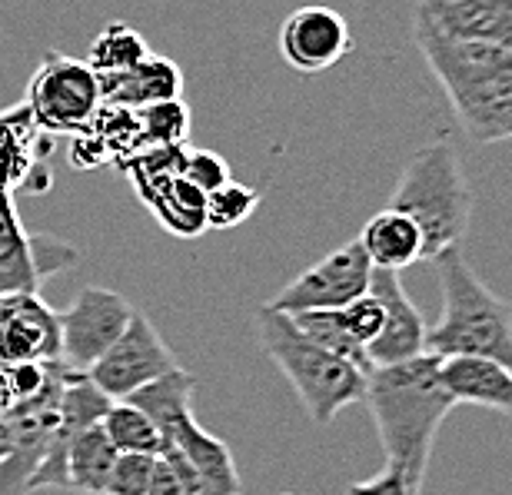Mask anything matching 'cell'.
I'll return each mask as SVG.
<instances>
[{
  "label": "cell",
  "instance_id": "1",
  "mask_svg": "<svg viewBox=\"0 0 512 495\" xmlns=\"http://www.w3.org/2000/svg\"><path fill=\"white\" fill-rule=\"evenodd\" d=\"M366 406L376 419L386 469L399 472L409 492L419 495L433 459L436 432L456 409V399L439 379V359L423 353L409 363L373 369L366 376Z\"/></svg>",
  "mask_w": 512,
  "mask_h": 495
},
{
  "label": "cell",
  "instance_id": "2",
  "mask_svg": "<svg viewBox=\"0 0 512 495\" xmlns=\"http://www.w3.org/2000/svg\"><path fill=\"white\" fill-rule=\"evenodd\" d=\"M443 313L426 329V353L436 359L479 356L512 369V306L499 299L466 263L463 246L436 256Z\"/></svg>",
  "mask_w": 512,
  "mask_h": 495
},
{
  "label": "cell",
  "instance_id": "3",
  "mask_svg": "<svg viewBox=\"0 0 512 495\" xmlns=\"http://www.w3.org/2000/svg\"><path fill=\"white\" fill-rule=\"evenodd\" d=\"M256 343L266 356L280 366V373L290 379V386L300 396L306 416L316 426L336 419V412L353 406V402H366V373H360L353 363L326 353L323 346L310 343L293 319L273 309L270 303L256 309L253 319Z\"/></svg>",
  "mask_w": 512,
  "mask_h": 495
},
{
  "label": "cell",
  "instance_id": "4",
  "mask_svg": "<svg viewBox=\"0 0 512 495\" xmlns=\"http://www.w3.org/2000/svg\"><path fill=\"white\" fill-rule=\"evenodd\" d=\"M389 206L413 216L423 233V260H436L439 253L463 246L469 213H473V193H469L453 143L443 137L419 147L409 157Z\"/></svg>",
  "mask_w": 512,
  "mask_h": 495
},
{
  "label": "cell",
  "instance_id": "5",
  "mask_svg": "<svg viewBox=\"0 0 512 495\" xmlns=\"http://www.w3.org/2000/svg\"><path fill=\"white\" fill-rule=\"evenodd\" d=\"M24 103L40 133H84L104 107V94H100V77L87 60L54 50L37 67Z\"/></svg>",
  "mask_w": 512,
  "mask_h": 495
},
{
  "label": "cell",
  "instance_id": "6",
  "mask_svg": "<svg viewBox=\"0 0 512 495\" xmlns=\"http://www.w3.org/2000/svg\"><path fill=\"white\" fill-rule=\"evenodd\" d=\"M133 313H137V309L114 290H104V286H87V290H80L74 303L57 316V323H60L57 359L67 369H74V373H87V369L117 343L120 333L130 326Z\"/></svg>",
  "mask_w": 512,
  "mask_h": 495
},
{
  "label": "cell",
  "instance_id": "7",
  "mask_svg": "<svg viewBox=\"0 0 512 495\" xmlns=\"http://www.w3.org/2000/svg\"><path fill=\"white\" fill-rule=\"evenodd\" d=\"M177 356L170 353V346L163 343L157 326L147 316L133 313L130 326L120 333V339L87 369V379L110 402H124L137 389H143L163 373L177 369Z\"/></svg>",
  "mask_w": 512,
  "mask_h": 495
},
{
  "label": "cell",
  "instance_id": "8",
  "mask_svg": "<svg viewBox=\"0 0 512 495\" xmlns=\"http://www.w3.org/2000/svg\"><path fill=\"white\" fill-rule=\"evenodd\" d=\"M373 266L363 256L360 243H346L326 253L320 263L303 270L293 283H286L273 299L280 313H310V309H343L370 290Z\"/></svg>",
  "mask_w": 512,
  "mask_h": 495
},
{
  "label": "cell",
  "instance_id": "9",
  "mask_svg": "<svg viewBox=\"0 0 512 495\" xmlns=\"http://www.w3.org/2000/svg\"><path fill=\"white\" fill-rule=\"evenodd\" d=\"M353 50L350 24L333 7H300L280 27V57L296 74H323Z\"/></svg>",
  "mask_w": 512,
  "mask_h": 495
},
{
  "label": "cell",
  "instance_id": "10",
  "mask_svg": "<svg viewBox=\"0 0 512 495\" xmlns=\"http://www.w3.org/2000/svg\"><path fill=\"white\" fill-rule=\"evenodd\" d=\"M370 293L383 303V329L380 336L366 346V359L373 369L409 363V359L426 353V323L413 306V299L406 296L399 273L373 270L370 276Z\"/></svg>",
  "mask_w": 512,
  "mask_h": 495
},
{
  "label": "cell",
  "instance_id": "11",
  "mask_svg": "<svg viewBox=\"0 0 512 495\" xmlns=\"http://www.w3.org/2000/svg\"><path fill=\"white\" fill-rule=\"evenodd\" d=\"M60 356V323L37 293L0 296V366L50 363Z\"/></svg>",
  "mask_w": 512,
  "mask_h": 495
},
{
  "label": "cell",
  "instance_id": "12",
  "mask_svg": "<svg viewBox=\"0 0 512 495\" xmlns=\"http://www.w3.org/2000/svg\"><path fill=\"white\" fill-rule=\"evenodd\" d=\"M443 90L463 130L476 143L512 140V70H493Z\"/></svg>",
  "mask_w": 512,
  "mask_h": 495
},
{
  "label": "cell",
  "instance_id": "13",
  "mask_svg": "<svg viewBox=\"0 0 512 495\" xmlns=\"http://www.w3.org/2000/svg\"><path fill=\"white\" fill-rule=\"evenodd\" d=\"M413 17L439 34L496 44L512 54V0H419Z\"/></svg>",
  "mask_w": 512,
  "mask_h": 495
},
{
  "label": "cell",
  "instance_id": "14",
  "mask_svg": "<svg viewBox=\"0 0 512 495\" xmlns=\"http://www.w3.org/2000/svg\"><path fill=\"white\" fill-rule=\"evenodd\" d=\"M163 446L177 449L213 495H240L243 486H240V472H237V462H233L230 446L213 436V432L203 429L193 412L173 426L170 436L163 439Z\"/></svg>",
  "mask_w": 512,
  "mask_h": 495
},
{
  "label": "cell",
  "instance_id": "15",
  "mask_svg": "<svg viewBox=\"0 0 512 495\" xmlns=\"http://www.w3.org/2000/svg\"><path fill=\"white\" fill-rule=\"evenodd\" d=\"M439 379L456 406H486L512 416V369L496 359L479 356H449L439 359Z\"/></svg>",
  "mask_w": 512,
  "mask_h": 495
},
{
  "label": "cell",
  "instance_id": "16",
  "mask_svg": "<svg viewBox=\"0 0 512 495\" xmlns=\"http://www.w3.org/2000/svg\"><path fill=\"white\" fill-rule=\"evenodd\" d=\"M100 94H104L107 107H124V110H143L153 107V103L180 100L183 70L167 57L150 54L137 67L124 70V74L100 77Z\"/></svg>",
  "mask_w": 512,
  "mask_h": 495
},
{
  "label": "cell",
  "instance_id": "17",
  "mask_svg": "<svg viewBox=\"0 0 512 495\" xmlns=\"http://www.w3.org/2000/svg\"><path fill=\"white\" fill-rule=\"evenodd\" d=\"M133 190L147 203V210L157 216L163 230H170L180 240H193V236L207 230V193L183 177L137 180Z\"/></svg>",
  "mask_w": 512,
  "mask_h": 495
},
{
  "label": "cell",
  "instance_id": "18",
  "mask_svg": "<svg viewBox=\"0 0 512 495\" xmlns=\"http://www.w3.org/2000/svg\"><path fill=\"white\" fill-rule=\"evenodd\" d=\"M363 256L370 260L373 270H389L399 273L406 266H413L423 260V233L413 223V216H406L403 210L386 206L363 226V233L356 236Z\"/></svg>",
  "mask_w": 512,
  "mask_h": 495
},
{
  "label": "cell",
  "instance_id": "19",
  "mask_svg": "<svg viewBox=\"0 0 512 495\" xmlns=\"http://www.w3.org/2000/svg\"><path fill=\"white\" fill-rule=\"evenodd\" d=\"M40 130L27 103L0 113V193H14L40 170Z\"/></svg>",
  "mask_w": 512,
  "mask_h": 495
},
{
  "label": "cell",
  "instance_id": "20",
  "mask_svg": "<svg viewBox=\"0 0 512 495\" xmlns=\"http://www.w3.org/2000/svg\"><path fill=\"white\" fill-rule=\"evenodd\" d=\"M120 452L114 449V442L107 439V432L100 422L87 426L84 432H77L67 446V479L64 489L87 492V495H104L110 472L117 466Z\"/></svg>",
  "mask_w": 512,
  "mask_h": 495
},
{
  "label": "cell",
  "instance_id": "21",
  "mask_svg": "<svg viewBox=\"0 0 512 495\" xmlns=\"http://www.w3.org/2000/svg\"><path fill=\"white\" fill-rule=\"evenodd\" d=\"M193 393H197V376L187 373L183 366H177V369H170V373H163L160 379H153V383H147L143 389H137V393L127 396L124 402L137 406L143 416L160 429V436L167 439L173 426L193 412Z\"/></svg>",
  "mask_w": 512,
  "mask_h": 495
},
{
  "label": "cell",
  "instance_id": "22",
  "mask_svg": "<svg viewBox=\"0 0 512 495\" xmlns=\"http://www.w3.org/2000/svg\"><path fill=\"white\" fill-rule=\"evenodd\" d=\"M286 316L293 319V326L300 329L310 343L323 346L326 353L340 356V359H346V363H353L366 376L373 373L370 359H366V349L356 343L350 333H346V326L340 319V309H310V313H286Z\"/></svg>",
  "mask_w": 512,
  "mask_h": 495
},
{
  "label": "cell",
  "instance_id": "23",
  "mask_svg": "<svg viewBox=\"0 0 512 495\" xmlns=\"http://www.w3.org/2000/svg\"><path fill=\"white\" fill-rule=\"evenodd\" d=\"M147 57H150V47H147V40L140 37V30L114 20V24H107L94 37L87 64L97 77H114V74H124L130 67H137L140 60H147Z\"/></svg>",
  "mask_w": 512,
  "mask_h": 495
},
{
  "label": "cell",
  "instance_id": "24",
  "mask_svg": "<svg viewBox=\"0 0 512 495\" xmlns=\"http://www.w3.org/2000/svg\"><path fill=\"white\" fill-rule=\"evenodd\" d=\"M107 439L114 442L117 452H140V456H160L163 436L153 422L143 416L130 402H110V409L100 419Z\"/></svg>",
  "mask_w": 512,
  "mask_h": 495
},
{
  "label": "cell",
  "instance_id": "25",
  "mask_svg": "<svg viewBox=\"0 0 512 495\" xmlns=\"http://www.w3.org/2000/svg\"><path fill=\"white\" fill-rule=\"evenodd\" d=\"M137 113V137L140 147H177L187 143L190 133V107L180 100L153 103V107L133 110Z\"/></svg>",
  "mask_w": 512,
  "mask_h": 495
},
{
  "label": "cell",
  "instance_id": "26",
  "mask_svg": "<svg viewBox=\"0 0 512 495\" xmlns=\"http://www.w3.org/2000/svg\"><path fill=\"white\" fill-rule=\"evenodd\" d=\"M260 206V193L230 180L220 190L207 197V230H233L243 220H250L253 210Z\"/></svg>",
  "mask_w": 512,
  "mask_h": 495
},
{
  "label": "cell",
  "instance_id": "27",
  "mask_svg": "<svg viewBox=\"0 0 512 495\" xmlns=\"http://www.w3.org/2000/svg\"><path fill=\"white\" fill-rule=\"evenodd\" d=\"M153 466H157V456L120 452L117 466H114V472H110V482H107L104 495H147L150 492V479H153Z\"/></svg>",
  "mask_w": 512,
  "mask_h": 495
},
{
  "label": "cell",
  "instance_id": "28",
  "mask_svg": "<svg viewBox=\"0 0 512 495\" xmlns=\"http://www.w3.org/2000/svg\"><path fill=\"white\" fill-rule=\"evenodd\" d=\"M180 177L193 183L197 190H203L210 197L213 190H220L223 183H230V167L220 153L213 150H187L183 153V167H180Z\"/></svg>",
  "mask_w": 512,
  "mask_h": 495
},
{
  "label": "cell",
  "instance_id": "29",
  "mask_svg": "<svg viewBox=\"0 0 512 495\" xmlns=\"http://www.w3.org/2000/svg\"><path fill=\"white\" fill-rule=\"evenodd\" d=\"M340 319H343L346 333H350L356 343L366 349L383 329V303L370 290H366L360 299H353L350 306L340 309Z\"/></svg>",
  "mask_w": 512,
  "mask_h": 495
},
{
  "label": "cell",
  "instance_id": "30",
  "mask_svg": "<svg viewBox=\"0 0 512 495\" xmlns=\"http://www.w3.org/2000/svg\"><path fill=\"white\" fill-rule=\"evenodd\" d=\"M346 495H413V492H409V486L399 472L383 469V472H376L373 479L353 482V486L346 489Z\"/></svg>",
  "mask_w": 512,
  "mask_h": 495
},
{
  "label": "cell",
  "instance_id": "31",
  "mask_svg": "<svg viewBox=\"0 0 512 495\" xmlns=\"http://www.w3.org/2000/svg\"><path fill=\"white\" fill-rule=\"evenodd\" d=\"M74 147H70V160L77 163V167H84V170H90V167H100V163H107V160H114L107 153V147L100 143L94 133L90 130H84V133H74Z\"/></svg>",
  "mask_w": 512,
  "mask_h": 495
},
{
  "label": "cell",
  "instance_id": "32",
  "mask_svg": "<svg viewBox=\"0 0 512 495\" xmlns=\"http://www.w3.org/2000/svg\"><path fill=\"white\" fill-rule=\"evenodd\" d=\"M147 495H183L177 472L167 459L157 456V466H153V479H150V492Z\"/></svg>",
  "mask_w": 512,
  "mask_h": 495
},
{
  "label": "cell",
  "instance_id": "33",
  "mask_svg": "<svg viewBox=\"0 0 512 495\" xmlns=\"http://www.w3.org/2000/svg\"><path fill=\"white\" fill-rule=\"evenodd\" d=\"M10 406H14V396H10V386H7V376H4V366H0V419L7 416Z\"/></svg>",
  "mask_w": 512,
  "mask_h": 495
}]
</instances>
